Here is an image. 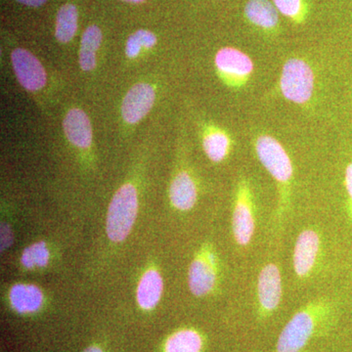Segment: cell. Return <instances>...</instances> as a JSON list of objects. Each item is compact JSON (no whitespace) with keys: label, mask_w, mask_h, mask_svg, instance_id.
Here are the masks:
<instances>
[{"label":"cell","mask_w":352,"mask_h":352,"mask_svg":"<svg viewBox=\"0 0 352 352\" xmlns=\"http://www.w3.org/2000/svg\"><path fill=\"white\" fill-rule=\"evenodd\" d=\"M320 250V237L311 229L302 231L296 240L294 250V270L298 277L308 276L316 263Z\"/></svg>","instance_id":"obj_11"},{"label":"cell","mask_w":352,"mask_h":352,"mask_svg":"<svg viewBox=\"0 0 352 352\" xmlns=\"http://www.w3.org/2000/svg\"><path fill=\"white\" fill-rule=\"evenodd\" d=\"M20 3L31 7H38L43 6L47 0H17Z\"/></svg>","instance_id":"obj_26"},{"label":"cell","mask_w":352,"mask_h":352,"mask_svg":"<svg viewBox=\"0 0 352 352\" xmlns=\"http://www.w3.org/2000/svg\"><path fill=\"white\" fill-rule=\"evenodd\" d=\"M273 1L278 10L287 17L296 19L302 12V0H273Z\"/></svg>","instance_id":"obj_23"},{"label":"cell","mask_w":352,"mask_h":352,"mask_svg":"<svg viewBox=\"0 0 352 352\" xmlns=\"http://www.w3.org/2000/svg\"><path fill=\"white\" fill-rule=\"evenodd\" d=\"M50 259V251L44 242L34 243L25 248L21 256V263L28 270L43 268Z\"/></svg>","instance_id":"obj_21"},{"label":"cell","mask_w":352,"mask_h":352,"mask_svg":"<svg viewBox=\"0 0 352 352\" xmlns=\"http://www.w3.org/2000/svg\"><path fill=\"white\" fill-rule=\"evenodd\" d=\"M101 30L97 25H90L83 32L82 41H80V66L82 71H94L96 68V52L102 43Z\"/></svg>","instance_id":"obj_17"},{"label":"cell","mask_w":352,"mask_h":352,"mask_svg":"<svg viewBox=\"0 0 352 352\" xmlns=\"http://www.w3.org/2000/svg\"><path fill=\"white\" fill-rule=\"evenodd\" d=\"M13 244V232L9 224H1V250L6 251Z\"/></svg>","instance_id":"obj_25"},{"label":"cell","mask_w":352,"mask_h":352,"mask_svg":"<svg viewBox=\"0 0 352 352\" xmlns=\"http://www.w3.org/2000/svg\"><path fill=\"white\" fill-rule=\"evenodd\" d=\"M170 200L171 205L180 210L188 212L198 200V187L193 176L187 170H180L170 182Z\"/></svg>","instance_id":"obj_12"},{"label":"cell","mask_w":352,"mask_h":352,"mask_svg":"<svg viewBox=\"0 0 352 352\" xmlns=\"http://www.w3.org/2000/svg\"><path fill=\"white\" fill-rule=\"evenodd\" d=\"M76 30H78L76 7L73 4H65L58 11L55 36L60 43H67L75 36Z\"/></svg>","instance_id":"obj_20"},{"label":"cell","mask_w":352,"mask_h":352,"mask_svg":"<svg viewBox=\"0 0 352 352\" xmlns=\"http://www.w3.org/2000/svg\"><path fill=\"white\" fill-rule=\"evenodd\" d=\"M245 13L252 24L265 30H272L278 24V14L268 0H250Z\"/></svg>","instance_id":"obj_18"},{"label":"cell","mask_w":352,"mask_h":352,"mask_svg":"<svg viewBox=\"0 0 352 352\" xmlns=\"http://www.w3.org/2000/svg\"><path fill=\"white\" fill-rule=\"evenodd\" d=\"M256 221H254L252 193L249 182L239 180L236 190L235 204L232 214V230L234 238L241 247H245L254 237Z\"/></svg>","instance_id":"obj_6"},{"label":"cell","mask_w":352,"mask_h":352,"mask_svg":"<svg viewBox=\"0 0 352 352\" xmlns=\"http://www.w3.org/2000/svg\"><path fill=\"white\" fill-rule=\"evenodd\" d=\"M138 212V192L135 185L126 182L116 192L108 208L106 232L113 243H122L131 233Z\"/></svg>","instance_id":"obj_1"},{"label":"cell","mask_w":352,"mask_h":352,"mask_svg":"<svg viewBox=\"0 0 352 352\" xmlns=\"http://www.w3.org/2000/svg\"><path fill=\"white\" fill-rule=\"evenodd\" d=\"M280 89L287 100L300 105L307 103L314 90L311 67L300 58L289 59L282 69Z\"/></svg>","instance_id":"obj_2"},{"label":"cell","mask_w":352,"mask_h":352,"mask_svg":"<svg viewBox=\"0 0 352 352\" xmlns=\"http://www.w3.org/2000/svg\"><path fill=\"white\" fill-rule=\"evenodd\" d=\"M156 100V91L152 85L139 82L127 91L122 103V117L129 124H136L151 111Z\"/></svg>","instance_id":"obj_9"},{"label":"cell","mask_w":352,"mask_h":352,"mask_svg":"<svg viewBox=\"0 0 352 352\" xmlns=\"http://www.w3.org/2000/svg\"><path fill=\"white\" fill-rule=\"evenodd\" d=\"M258 296L263 314H270L279 307L282 298V277L276 264H266L259 273Z\"/></svg>","instance_id":"obj_10"},{"label":"cell","mask_w":352,"mask_h":352,"mask_svg":"<svg viewBox=\"0 0 352 352\" xmlns=\"http://www.w3.org/2000/svg\"><path fill=\"white\" fill-rule=\"evenodd\" d=\"M312 308L300 310L292 317L280 333L277 352H300L314 335L316 318Z\"/></svg>","instance_id":"obj_7"},{"label":"cell","mask_w":352,"mask_h":352,"mask_svg":"<svg viewBox=\"0 0 352 352\" xmlns=\"http://www.w3.org/2000/svg\"><path fill=\"white\" fill-rule=\"evenodd\" d=\"M157 43V38L152 32L139 30L127 38L126 54L129 59H135L143 50H151Z\"/></svg>","instance_id":"obj_22"},{"label":"cell","mask_w":352,"mask_h":352,"mask_svg":"<svg viewBox=\"0 0 352 352\" xmlns=\"http://www.w3.org/2000/svg\"><path fill=\"white\" fill-rule=\"evenodd\" d=\"M9 302L20 314H36L43 305V294L32 284H15L9 292Z\"/></svg>","instance_id":"obj_15"},{"label":"cell","mask_w":352,"mask_h":352,"mask_svg":"<svg viewBox=\"0 0 352 352\" xmlns=\"http://www.w3.org/2000/svg\"><path fill=\"white\" fill-rule=\"evenodd\" d=\"M204 340L194 329H182L171 333L164 344V352H201Z\"/></svg>","instance_id":"obj_19"},{"label":"cell","mask_w":352,"mask_h":352,"mask_svg":"<svg viewBox=\"0 0 352 352\" xmlns=\"http://www.w3.org/2000/svg\"><path fill=\"white\" fill-rule=\"evenodd\" d=\"M256 152L259 162L281 188L288 189L294 175L291 157L281 143L267 134L256 139Z\"/></svg>","instance_id":"obj_3"},{"label":"cell","mask_w":352,"mask_h":352,"mask_svg":"<svg viewBox=\"0 0 352 352\" xmlns=\"http://www.w3.org/2000/svg\"><path fill=\"white\" fill-rule=\"evenodd\" d=\"M11 63L18 82L27 91L36 92L47 82V74L38 57L29 50L16 48L11 52Z\"/></svg>","instance_id":"obj_8"},{"label":"cell","mask_w":352,"mask_h":352,"mask_svg":"<svg viewBox=\"0 0 352 352\" xmlns=\"http://www.w3.org/2000/svg\"><path fill=\"white\" fill-rule=\"evenodd\" d=\"M219 266L214 248L203 245L190 264L188 271L189 289L194 296H205L214 291L219 279Z\"/></svg>","instance_id":"obj_5"},{"label":"cell","mask_w":352,"mask_h":352,"mask_svg":"<svg viewBox=\"0 0 352 352\" xmlns=\"http://www.w3.org/2000/svg\"><path fill=\"white\" fill-rule=\"evenodd\" d=\"M82 352H104L103 349L98 346H88Z\"/></svg>","instance_id":"obj_27"},{"label":"cell","mask_w":352,"mask_h":352,"mask_svg":"<svg viewBox=\"0 0 352 352\" xmlns=\"http://www.w3.org/2000/svg\"><path fill=\"white\" fill-rule=\"evenodd\" d=\"M163 277L159 271L150 268L141 277L138 286V303L144 310H152L157 307L163 295Z\"/></svg>","instance_id":"obj_16"},{"label":"cell","mask_w":352,"mask_h":352,"mask_svg":"<svg viewBox=\"0 0 352 352\" xmlns=\"http://www.w3.org/2000/svg\"><path fill=\"white\" fill-rule=\"evenodd\" d=\"M215 69L220 80L232 89H241L251 80L254 62L247 53L235 47H223L214 57Z\"/></svg>","instance_id":"obj_4"},{"label":"cell","mask_w":352,"mask_h":352,"mask_svg":"<svg viewBox=\"0 0 352 352\" xmlns=\"http://www.w3.org/2000/svg\"><path fill=\"white\" fill-rule=\"evenodd\" d=\"M65 134L69 142L80 149H87L92 143V126L85 111L73 108L63 120Z\"/></svg>","instance_id":"obj_13"},{"label":"cell","mask_w":352,"mask_h":352,"mask_svg":"<svg viewBox=\"0 0 352 352\" xmlns=\"http://www.w3.org/2000/svg\"><path fill=\"white\" fill-rule=\"evenodd\" d=\"M204 152L212 163L219 164L230 155L233 141L230 134L219 126H207L201 136Z\"/></svg>","instance_id":"obj_14"},{"label":"cell","mask_w":352,"mask_h":352,"mask_svg":"<svg viewBox=\"0 0 352 352\" xmlns=\"http://www.w3.org/2000/svg\"><path fill=\"white\" fill-rule=\"evenodd\" d=\"M126 1H131V2H141V1H143V0H126Z\"/></svg>","instance_id":"obj_28"},{"label":"cell","mask_w":352,"mask_h":352,"mask_svg":"<svg viewBox=\"0 0 352 352\" xmlns=\"http://www.w3.org/2000/svg\"><path fill=\"white\" fill-rule=\"evenodd\" d=\"M344 184L347 195H349V205H347V210H349V215L352 220V163L349 164L346 170V178H344Z\"/></svg>","instance_id":"obj_24"}]
</instances>
